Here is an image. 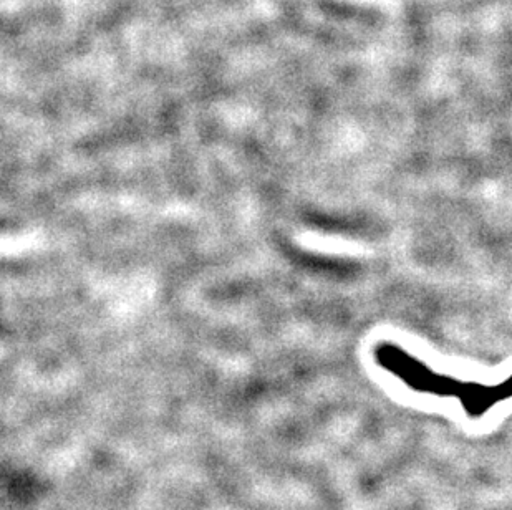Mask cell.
<instances>
[{"mask_svg": "<svg viewBox=\"0 0 512 510\" xmlns=\"http://www.w3.org/2000/svg\"><path fill=\"white\" fill-rule=\"evenodd\" d=\"M375 358L380 366L403 381L406 388L420 395L456 398L459 405L463 406L464 413L473 418L483 416L494 406L512 398V375L498 385H481L456 380L453 376L440 375L431 370L418 358L403 352L398 345H380Z\"/></svg>", "mask_w": 512, "mask_h": 510, "instance_id": "cell-1", "label": "cell"}]
</instances>
